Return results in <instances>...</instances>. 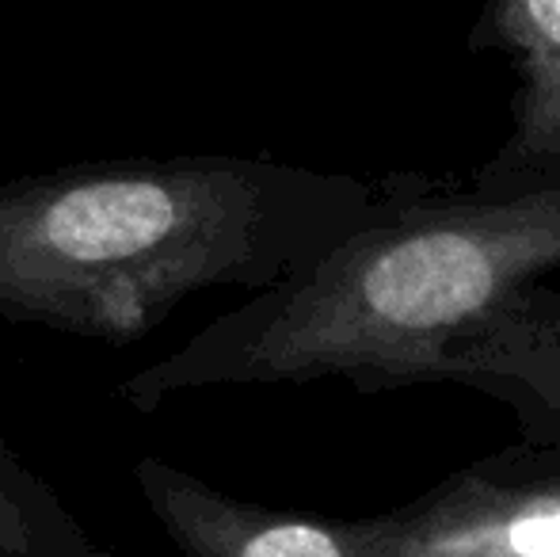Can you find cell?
I'll return each mask as SVG.
<instances>
[{
	"mask_svg": "<svg viewBox=\"0 0 560 557\" xmlns=\"http://www.w3.org/2000/svg\"><path fill=\"white\" fill-rule=\"evenodd\" d=\"M472 46H495L518 69L515 138L492 172L541 169L560 156V0H488Z\"/></svg>",
	"mask_w": 560,
	"mask_h": 557,
	"instance_id": "5b68a950",
	"label": "cell"
},
{
	"mask_svg": "<svg viewBox=\"0 0 560 557\" xmlns=\"http://www.w3.org/2000/svg\"><path fill=\"white\" fill-rule=\"evenodd\" d=\"M553 268L560 187L354 218L310 264L133 371L118 394L130 409L156 413L210 386L439 382L457 336Z\"/></svg>",
	"mask_w": 560,
	"mask_h": 557,
	"instance_id": "7a4b0ae2",
	"label": "cell"
},
{
	"mask_svg": "<svg viewBox=\"0 0 560 557\" xmlns=\"http://www.w3.org/2000/svg\"><path fill=\"white\" fill-rule=\"evenodd\" d=\"M503 382L560 413V298L534 287L454 340L439 382Z\"/></svg>",
	"mask_w": 560,
	"mask_h": 557,
	"instance_id": "8992f818",
	"label": "cell"
},
{
	"mask_svg": "<svg viewBox=\"0 0 560 557\" xmlns=\"http://www.w3.org/2000/svg\"><path fill=\"white\" fill-rule=\"evenodd\" d=\"M370 520L382 557H560V469H465Z\"/></svg>",
	"mask_w": 560,
	"mask_h": 557,
	"instance_id": "3957f363",
	"label": "cell"
},
{
	"mask_svg": "<svg viewBox=\"0 0 560 557\" xmlns=\"http://www.w3.org/2000/svg\"><path fill=\"white\" fill-rule=\"evenodd\" d=\"M351 179L264 156H115L0 184V317L130 344L184 298L264 290L359 218Z\"/></svg>",
	"mask_w": 560,
	"mask_h": 557,
	"instance_id": "6da1fadb",
	"label": "cell"
},
{
	"mask_svg": "<svg viewBox=\"0 0 560 557\" xmlns=\"http://www.w3.org/2000/svg\"><path fill=\"white\" fill-rule=\"evenodd\" d=\"M133 485L184 557H382L374 520H328L229 497L156 454L133 462Z\"/></svg>",
	"mask_w": 560,
	"mask_h": 557,
	"instance_id": "277c9868",
	"label": "cell"
},
{
	"mask_svg": "<svg viewBox=\"0 0 560 557\" xmlns=\"http://www.w3.org/2000/svg\"><path fill=\"white\" fill-rule=\"evenodd\" d=\"M0 557H118L0 439Z\"/></svg>",
	"mask_w": 560,
	"mask_h": 557,
	"instance_id": "52a82bcc",
	"label": "cell"
}]
</instances>
